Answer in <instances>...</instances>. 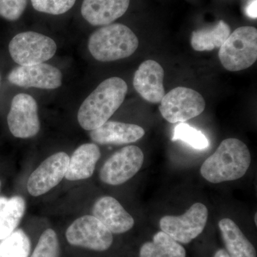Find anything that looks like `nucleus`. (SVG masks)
Returning a JSON list of instances; mask_svg holds the SVG:
<instances>
[{"instance_id": "5", "label": "nucleus", "mask_w": 257, "mask_h": 257, "mask_svg": "<svg viewBox=\"0 0 257 257\" xmlns=\"http://www.w3.org/2000/svg\"><path fill=\"white\" fill-rule=\"evenodd\" d=\"M57 45L53 39L38 32H20L12 38L8 52L19 66L44 63L55 55Z\"/></svg>"}, {"instance_id": "2", "label": "nucleus", "mask_w": 257, "mask_h": 257, "mask_svg": "<svg viewBox=\"0 0 257 257\" xmlns=\"http://www.w3.org/2000/svg\"><path fill=\"white\" fill-rule=\"evenodd\" d=\"M250 164L251 155L247 146L238 139H226L204 161L200 172L208 182L221 183L243 177Z\"/></svg>"}, {"instance_id": "8", "label": "nucleus", "mask_w": 257, "mask_h": 257, "mask_svg": "<svg viewBox=\"0 0 257 257\" xmlns=\"http://www.w3.org/2000/svg\"><path fill=\"white\" fill-rule=\"evenodd\" d=\"M67 241L72 246L104 251L113 243L112 234L92 215L81 216L66 231Z\"/></svg>"}, {"instance_id": "23", "label": "nucleus", "mask_w": 257, "mask_h": 257, "mask_svg": "<svg viewBox=\"0 0 257 257\" xmlns=\"http://www.w3.org/2000/svg\"><path fill=\"white\" fill-rule=\"evenodd\" d=\"M172 140H180L198 150H206L209 147V140L202 132L184 122L175 126Z\"/></svg>"}, {"instance_id": "26", "label": "nucleus", "mask_w": 257, "mask_h": 257, "mask_svg": "<svg viewBox=\"0 0 257 257\" xmlns=\"http://www.w3.org/2000/svg\"><path fill=\"white\" fill-rule=\"evenodd\" d=\"M28 3V0H0V18L17 21L25 13Z\"/></svg>"}, {"instance_id": "16", "label": "nucleus", "mask_w": 257, "mask_h": 257, "mask_svg": "<svg viewBox=\"0 0 257 257\" xmlns=\"http://www.w3.org/2000/svg\"><path fill=\"white\" fill-rule=\"evenodd\" d=\"M145 135V130L139 125L112 121H106L89 133L91 140L101 145H121L135 143Z\"/></svg>"}, {"instance_id": "12", "label": "nucleus", "mask_w": 257, "mask_h": 257, "mask_svg": "<svg viewBox=\"0 0 257 257\" xmlns=\"http://www.w3.org/2000/svg\"><path fill=\"white\" fill-rule=\"evenodd\" d=\"M69 157L65 152H57L48 157L32 172L27 187L30 195L39 197L60 183L65 177Z\"/></svg>"}, {"instance_id": "29", "label": "nucleus", "mask_w": 257, "mask_h": 257, "mask_svg": "<svg viewBox=\"0 0 257 257\" xmlns=\"http://www.w3.org/2000/svg\"><path fill=\"white\" fill-rule=\"evenodd\" d=\"M254 221H255V224H256V226L257 225V221H256V214H255V216H254Z\"/></svg>"}, {"instance_id": "14", "label": "nucleus", "mask_w": 257, "mask_h": 257, "mask_svg": "<svg viewBox=\"0 0 257 257\" xmlns=\"http://www.w3.org/2000/svg\"><path fill=\"white\" fill-rule=\"evenodd\" d=\"M92 214L111 234H123L135 225L133 216L116 199L104 196L98 199L92 208Z\"/></svg>"}, {"instance_id": "7", "label": "nucleus", "mask_w": 257, "mask_h": 257, "mask_svg": "<svg viewBox=\"0 0 257 257\" xmlns=\"http://www.w3.org/2000/svg\"><path fill=\"white\" fill-rule=\"evenodd\" d=\"M207 207L195 203L181 216H165L160 221L162 231L179 243H190L202 234L207 224Z\"/></svg>"}, {"instance_id": "31", "label": "nucleus", "mask_w": 257, "mask_h": 257, "mask_svg": "<svg viewBox=\"0 0 257 257\" xmlns=\"http://www.w3.org/2000/svg\"><path fill=\"white\" fill-rule=\"evenodd\" d=\"M0 188H1V181H0Z\"/></svg>"}, {"instance_id": "15", "label": "nucleus", "mask_w": 257, "mask_h": 257, "mask_svg": "<svg viewBox=\"0 0 257 257\" xmlns=\"http://www.w3.org/2000/svg\"><path fill=\"white\" fill-rule=\"evenodd\" d=\"M130 0H83L81 14L93 26H105L125 14Z\"/></svg>"}, {"instance_id": "24", "label": "nucleus", "mask_w": 257, "mask_h": 257, "mask_svg": "<svg viewBox=\"0 0 257 257\" xmlns=\"http://www.w3.org/2000/svg\"><path fill=\"white\" fill-rule=\"evenodd\" d=\"M60 243L57 235L52 229H47L42 233L36 248L30 257H59Z\"/></svg>"}, {"instance_id": "10", "label": "nucleus", "mask_w": 257, "mask_h": 257, "mask_svg": "<svg viewBox=\"0 0 257 257\" xmlns=\"http://www.w3.org/2000/svg\"><path fill=\"white\" fill-rule=\"evenodd\" d=\"M8 128L16 138L29 139L36 136L40 130L38 106L33 96L19 93L13 98L7 116Z\"/></svg>"}, {"instance_id": "30", "label": "nucleus", "mask_w": 257, "mask_h": 257, "mask_svg": "<svg viewBox=\"0 0 257 257\" xmlns=\"http://www.w3.org/2000/svg\"><path fill=\"white\" fill-rule=\"evenodd\" d=\"M2 85V74L1 72H0V87H1Z\"/></svg>"}, {"instance_id": "22", "label": "nucleus", "mask_w": 257, "mask_h": 257, "mask_svg": "<svg viewBox=\"0 0 257 257\" xmlns=\"http://www.w3.org/2000/svg\"><path fill=\"white\" fill-rule=\"evenodd\" d=\"M30 250V238L23 229L15 230L0 240V257H29Z\"/></svg>"}, {"instance_id": "4", "label": "nucleus", "mask_w": 257, "mask_h": 257, "mask_svg": "<svg viewBox=\"0 0 257 257\" xmlns=\"http://www.w3.org/2000/svg\"><path fill=\"white\" fill-rule=\"evenodd\" d=\"M219 48V60L226 70L237 72L248 68L257 60L256 29L249 26L236 29Z\"/></svg>"}, {"instance_id": "1", "label": "nucleus", "mask_w": 257, "mask_h": 257, "mask_svg": "<svg viewBox=\"0 0 257 257\" xmlns=\"http://www.w3.org/2000/svg\"><path fill=\"white\" fill-rule=\"evenodd\" d=\"M127 91V84L119 77L103 81L79 107L77 120L81 127L92 131L104 124L122 104Z\"/></svg>"}, {"instance_id": "13", "label": "nucleus", "mask_w": 257, "mask_h": 257, "mask_svg": "<svg viewBox=\"0 0 257 257\" xmlns=\"http://www.w3.org/2000/svg\"><path fill=\"white\" fill-rule=\"evenodd\" d=\"M133 85L145 100L160 103L165 95L163 67L156 61H145L135 72Z\"/></svg>"}, {"instance_id": "19", "label": "nucleus", "mask_w": 257, "mask_h": 257, "mask_svg": "<svg viewBox=\"0 0 257 257\" xmlns=\"http://www.w3.org/2000/svg\"><path fill=\"white\" fill-rule=\"evenodd\" d=\"M25 199L20 196L0 197V240L17 229L25 214Z\"/></svg>"}, {"instance_id": "9", "label": "nucleus", "mask_w": 257, "mask_h": 257, "mask_svg": "<svg viewBox=\"0 0 257 257\" xmlns=\"http://www.w3.org/2000/svg\"><path fill=\"white\" fill-rule=\"evenodd\" d=\"M145 160L140 147L130 145L111 155L101 167L99 178L109 185H120L127 182L142 168Z\"/></svg>"}, {"instance_id": "25", "label": "nucleus", "mask_w": 257, "mask_h": 257, "mask_svg": "<svg viewBox=\"0 0 257 257\" xmlns=\"http://www.w3.org/2000/svg\"><path fill=\"white\" fill-rule=\"evenodd\" d=\"M34 9L40 13L60 15L73 8L76 0H31Z\"/></svg>"}, {"instance_id": "11", "label": "nucleus", "mask_w": 257, "mask_h": 257, "mask_svg": "<svg viewBox=\"0 0 257 257\" xmlns=\"http://www.w3.org/2000/svg\"><path fill=\"white\" fill-rule=\"evenodd\" d=\"M7 79L13 85L23 88L55 89L62 84V74L60 69L45 63L18 65L10 71Z\"/></svg>"}, {"instance_id": "3", "label": "nucleus", "mask_w": 257, "mask_h": 257, "mask_svg": "<svg viewBox=\"0 0 257 257\" xmlns=\"http://www.w3.org/2000/svg\"><path fill=\"white\" fill-rule=\"evenodd\" d=\"M139 47L138 37L122 24H109L93 32L89 37L88 49L99 62H113L130 57Z\"/></svg>"}, {"instance_id": "17", "label": "nucleus", "mask_w": 257, "mask_h": 257, "mask_svg": "<svg viewBox=\"0 0 257 257\" xmlns=\"http://www.w3.org/2000/svg\"><path fill=\"white\" fill-rule=\"evenodd\" d=\"M100 157L101 152L97 145L93 143L83 144L69 158L64 177L69 181L90 178Z\"/></svg>"}, {"instance_id": "6", "label": "nucleus", "mask_w": 257, "mask_h": 257, "mask_svg": "<svg viewBox=\"0 0 257 257\" xmlns=\"http://www.w3.org/2000/svg\"><path fill=\"white\" fill-rule=\"evenodd\" d=\"M161 114L169 122H184L202 114L206 103L197 91L184 87H176L160 101Z\"/></svg>"}, {"instance_id": "21", "label": "nucleus", "mask_w": 257, "mask_h": 257, "mask_svg": "<svg viewBox=\"0 0 257 257\" xmlns=\"http://www.w3.org/2000/svg\"><path fill=\"white\" fill-rule=\"evenodd\" d=\"M140 257H186L185 248L164 231L156 233L152 241L144 243Z\"/></svg>"}, {"instance_id": "27", "label": "nucleus", "mask_w": 257, "mask_h": 257, "mask_svg": "<svg viewBox=\"0 0 257 257\" xmlns=\"http://www.w3.org/2000/svg\"><path fill=\"white\" fill-rule=\"evenodd\" d=\"M246 13L249 18L256 19L257 0H250L246 8Z\"/></svg>"}, {"instance_id": "18", "label": "nucleus", "mask_w": 257, "mask_h": 257, "mask_svg": "<svg viewBox=\"0 0 257 257\" xmlns=\"http://www.w3.org/2000/svg\"><path fill=\"white\" fill-rule=\"evenodd\" d=\"M219 228L230 257H256L254 246L234 221L224 218L219 221Z\"/></svg>"}, {"instance_id": "20", "label": "nucleus", "mask_w": 257, "mask_h": 257, "mask_svg": "<svg viewBox=\"0 0 257 257\" xmlns=\"http://www.w3.org/2000/svg\"><path fill=\"white\" fill-rule=\"evenodd\" d=\"M231 34L230 27L223 20L218 22L215 26L201 29L192 32L191 45L194 50L211 51L219 48Z\"/></svg>"}, {"instance_id": "28", "label": "nucleus", "mask_w": 257, "mask_h": 257, "mask_svg": "<svg viewBox=\"0 0 257 257\" xmlns=\"http://www.w3.org/2000/svg\"><path fill=\"white\" fill-rule=\"evenodd\" d=\"M214 257H230L229 255L228 254L227 251L224 248H221V249L218 250L214 254Z\"/></svg>"}]
</instances>
